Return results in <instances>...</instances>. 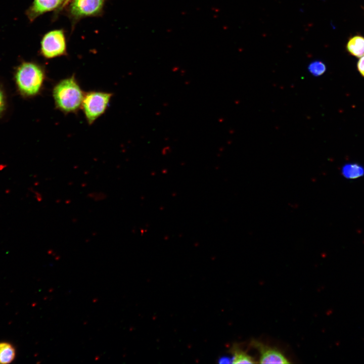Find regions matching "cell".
<instances>
[{"label": "cell", "instance_id": "cell-7", "mask_svg": "<svg viewBox=\"0 0 364 364\" xmlns=\"http://www.w3.org/2000/svg\"><path fill=\"white\" fill-rule=\"evenodd\" d=\"M64 0H33L32 4L26 11L29 20L33 21L43 14L57 9L60 11Z\"/></svg>", "mask_w": 364, "mask_h": 364}, {"label": "cell", "instance_id": "cell-2", "mask_svg": "<svg viewBox=\"0 0 364 364\" xmlns=\"http://www.w3.org/2000/svg\"><path fill=\"white\" fill-rule=\"evenodd\" d=\"M47 75L44 68L32 62L22 63L16 74V82L21 93L28 97L38 95L41 92Z\"/></svg>", "mask_w": 364, "mask_h": 364}, {"label": "cell", "instance_id": "cell-12", "mask_svg": "<svg viewBox=\"0 0 364 364\" xmlns=\"http://www.w3.org/2000/svg\"><path fill=\"white\" fill-rule=\"evenodd\" d=\"M308 69L313 75L318 76L325 72L326 66L321 61H314L309 65Z\"/></svg>", "mask_w": 364, "mask_h": 364}, {"label": "cell", "instance_id": "cell-5", "mask_svg": "<svg viewBox=\"0 0 364 364\" xmlns=\"http://www.w3.org/2000/svg\"><path fill=\"white\" fill-rule=\"evenodd\" d=\"M40 53L48 59L67 55L65 35L62 29L53 30L44 35L40 42Z\"/></svg>", "mask_w": 364, "mask_h": 364}, {"label": "cell", "instance_id": "cell-3", "mask_svg": "<svg viewBox=\"0 0 364 364\" xmlns=\"http://www.w3.org/2000/svg\"><path fill=\"white\" fill-rule=\"evenodd\" d=\"M113 96L112 93L101 90L85 92L81 109L89 125H92L108 110Z\"/></svg>", "mask_w": 364, "mask_h": 364}, {"label": "cell", "instance_id": "cell-10", "mask_svg": "<svg viewBox=\"0 0 364 364\" xmlns=\"http://www.w3.org/2000/svg\"><path fill=\"white\" fill-rule=\"evenodd\" d=\"M15 357V350L10 343H0V363L11 362Z\"/></svg>", "mask_w": 364, "mask_h": 364}, {"label": "cell", "instance_id": "cell-8", "mask_svg": "<svg viewBox=\"0 0 364 364\" xmlns=\"http://www.w3.org/2000/svg\"><path fill=\"white\" fill-rule=\"evenodd\" d=\"M346 50L349 54L356 58L364 56V36L356 34L349 37L346 44Z\"/></svg>", "mask_w": 364, "mask_h": 364}, {"label": "cell", "instance_id": "cell-4", "mask_svg": "<svg viewBox=\"0 0 364 364\" xmlns=\"http://www.w3.org/2000/svg\"><path fill=\"white\" fill-rule=\"evenodd\" d=\"M107 0H71L67 9L68 16L74 25L81 19L101 15Z\"/></svg>", "mask_w": 364, "mask_h": 364}, {"label": "cell", "instance_id": "cell-6", "mask_svg": "<svg viewBox=\"0 0 364 364\" xmlns=\"http://www.w3.org/2000/svg\"><path fill=\"white\" fill-rule=\"evenodd\" d=\"M251 345L257 349L260 353L259 362L261 363H289L290 362L278 349L253 340Z\"/></svg>", "mask_w": 364, "mask_h": 364}, {"label": "cell", "instance_id": "cell-11", "mask_svg": "<svg viewBox=\"0 0 364 364\" xmlns=\"http://www.w3.org/2000/svg\"><path fill=\"white\" fill-rule=\"evenodd\" d=\"M233 356L232 363H256L254 359L247 354L237 346H234L232 349Z\"/></svg>", "mask_w": 364, "mask_h": 364}, {"label": "cell", "instance_id": "cell-16", "mask_svg": "<svg viewBox=\"0 0 364 364\" xmlns=\"http://www.w3.org/2000/svg\"><path fill=\"white\" fill-rule=\"evenodd\" d=\"M71 1V0H64V3L63 5V6H62L61 9H63L64 7L67 6Z\"/></svg>", "mask_w": 364, "mask_h": 364}, {"label": "cell", "instance_id": "cell-9", "mask_svg": "<svg viewBox=\"0 0 364 364\" xmlns=\"http://www.w3.org/2000/svg\"><path fill=\"white\" fill-rule=\"evenodd\" d=\"M341 172L346 179H357L364 176V167L355 163H347L342 166Z\"/></svg>", "mask_w": 364, "mask_h": 364}, {"label": "cell", "instance_id": "cell-13", "mask_svg": "<svg viewBox=\"0 0 364 364\" xmlns=\"http://www.w3.org/2000/svg\"><path fill=\"white\" fill-rule=\"evenodd\" d=\"M356 66L360 74L364 77V56L359 58Z\"/></svg>", "mask_w": 364, "mask_h": 364}, {"label": "cell", "instance_id": "cell-15", "mask_svg": "<svg viewBox=\"0 0 364 364\" xmlns=\"http://www.w3.org/2000/svg\"><path fill=\"white\" fill-rule=\"evenodd\" d=\"M220 363H232V359L229 358L228 357H222L220 359Z\"/></svg>", "mask_w": 364, "mask_h": 364}, {"label": "cell", "instance_id": "cell-14", "mask_svg": "<svg viewBox=\"0 0 364 364\" xmlns=\"http://www.w3.org/2000/svg\"><path fill=\"white\" fill-rule=\"evenodd\" d=\"M5 107V99L2 90L0 89V113L4 110Z\"/></svg>", "mask_w": 364, "mask_h": 364}, {"label": "cell", "instance_id": "cell-1", "mask_svg": "<svg viewBox=\"0 0 364 364\" xmlns=\"http://www.w3.org/2000/svg\"><path fill=\"white\" fill-rule=\"evenodd\" d=\"M84 94L75 74L61 79L52 88L55 108L65 115L76 114L81 109Z\"/></svg>", "mask_w": 364, "mask_h": 364}]
</instances>
